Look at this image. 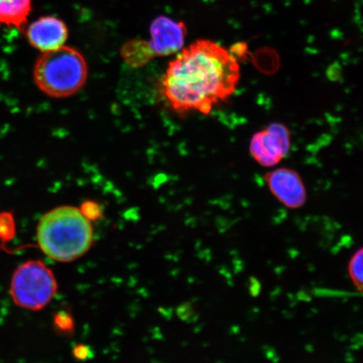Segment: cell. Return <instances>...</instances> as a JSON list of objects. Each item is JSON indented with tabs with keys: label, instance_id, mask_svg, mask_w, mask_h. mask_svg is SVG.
I'll return each instance as SVG.
<instances>
[{
	"label": "cell",
	"instance_id": "1",
	"mask_svg": "<svg viewBox=\"0 0 363 363\" xmlns=\"http://www.w3.org/2000/svg\"><path fill=\"white\" fill-rule=\"evenodd\" d=\"M239 80L233 54L211 40H199L169 62L162 78V95L176 112L208 115L234 94Z\"/></svg>",
	"mask_w": 363,
	"mask_h": 363
},
{
	"label": "cell",
	"instance_id": "2",
	"mask_svg": "<svg viewBox=\"0 0 363 363\" xmlns=\"http://www.w3.org/2000/svg\"><path fill=\"white\" fill-rule=\"evenodd\" d=\"M36 239L45 255L59 262H70L92 247L93 227L79 208L59 206L40 218Z\"/></svg>",
	"mask_w": 363,
	"mask_h": 363
},
{
	"label": "cell",
	"instance_id": "3",
	"mask_svg": "<svg viewBox=\"0 0 363 363\" xmlns=\"http://www.w3.org/2000/svg\"><path fill=\"white\" fill-rule=\"evenodd\" d=\"M33 77L36 87L48 96L70 97L87 81V62L78 50L63 45L43 52L35 63Z\"/></svg>",
	"mask_w": 363,
	"mask_h": 363
},
{
	"label": "cell",
	"instance_id": "4",
	"mask_svg": "<svg viewBox=\"0 0 363 363\" xmlns=\"http://www.w3.org/2000/svg\"><path fill=\"white\" fill-rule=\"evenodd\" d=\"M57 282L52 271L42 261L30 260L13 272L11 295L17 306L29 311H40L57 292Z\"/></svg>",
	"mask_w": 363,
	"mask_h": 363
},
{
	"label": "cell",
	"instance_id": "5",
	"mask_svg": "<svg viewBox=\"0 0 363 363\" xmlns=\"http://www.w3.org/2000/svg\"><path fill=\"white\" fill-rule=\"evenodd\" d=\"M289 149V130L280 123H272L265 130L258 131L250 143V153L265 167L278 165L288 155Z\"/></svg>",
	"mask_w": 363,
	"mask_h": 363
},
{
	"label": "cell",
	"instance_id": "6",
	"mask_svg": "<svg viewBox=\"0 0 363 363\" xmlns=\"http://www.w3.org/2000/svg\"><path fill=\"white\" fill-rule=\"evenodd\" d=\"M187 26L167 16H158L150 26L149 40L154 56L167 57L183 49L187 35Z\"/></svg>",
	"mask_w": 363,
	"mask_h": 363
},
{
	"label": "cell",
	"instance_id": "7",
	"mask_svg": "<svg viewBox=\"0 0 363 363\" xmlns=\"http://www.w3.org/2000/svg\"><path fill=\"white\" fill-rule=\"evenodd\" d=\"M265 180L274 197L289 208L305 206L307 193L301 175L291 169H279L267 172Z\"/></svg>",
	"mask_w": 363,
	"mask_h": 363
},
{
	"label": "cell",
	"instance_id": "8",
	"mask_svg": "<svg viewBox=\"0 0 363 363\" xmlns=\"http://www.w3.org/2000/svg\"><path fill=\"white\" fill-rule=\"evenodd\" d=\"M26 35L31 47L47 52L65 45L68 29L65 23L58 18L43 16L27 27Z\"/></svg>",
	"mask_w": 363,
	"mask_h": 363
},
{
	"label": "cell",
	"instance_id": "9",
	"mask_svg": "<svg viewBox=\"0 0 363 363\" xmlns=\"http://www.w3.org/2000/svg\"><path fill=\"white\" fill-rule=\"evenodd\" d=\"M31 11V0H0V24L23 29Z\"/></svg>",
	"mask_w": 363,
	"mask_h": 363
},
{
	"label": "cell",
	"instance_id": "10",
	"mask_svg": "<svg viewBox=\"0 0 363 363\" xmlns=\"http://www.w3.org/2000/svg\"><path fill=\"white\" fill-rule=\"evenodd\" d=\"M121 55L130 67H142L155 57L149 40L134 39L128 40L121 48Z\"/></svg>",
	"mask_w": 363,
	"mask_h": 363
},
{
	"label": "cell",
	"instance_id": "11",
	"mask_svg": "<svg viewBox=\"0 0 363 363\" xmlns=\"http://www.w3.org/2000/svg\"><path fill=\"white\" fill-rule=\"evenodd\" d=\"M349 275L358 291L363 293V247L351 258L348 266Z\"/></svg>",
	"mask_w": 363,
	"mask_h": 363
},
{
	"label": "cell",
	"instance_id": "12",
	"mask_svg": "<svg viewBox=\"0 0 363 363\" xmlns=\"http://www.w3.org/2000/svg\"><path fill=\"white\" fill-rule=\"evenodd\" d=\"M80 211L89 220H97L103 216L101 204L94 201H86L82 204Z\"/></svg>",
	"mask_w": 363,
	"mask_h": 363
},
{
	"label": "cell",
	"instance_id": "13",
	"mask_svg": "<svg viewBox=\"0 0 363 363\" xmlns=\"http://www.w3.org/2000/svg\"><path fill=\"white\" fill-rule=\"evenodd\" d=\"M57 330L62 333H71L74 329V321L72 317L66 312H61L55 318Z\"/></svg>",
	"mask_w": 363,
	"mask_h": 363
},
{
	"label": "cell",
	"instance_id": "14",
	"mask_svg": "<svg viewBox=\"0 0 363 363\" xmlns=\"http://www.w3.org/2000/svg\"><path fill=\"white\" fill-rule=\"evenodd\" d=\"M74 355L77 359L84 361L91 357V350L88 346L81 344L74 349Z\"/></svg>",
	"mask_w": 363,
	"mask_h": 363
}]
</instances>
